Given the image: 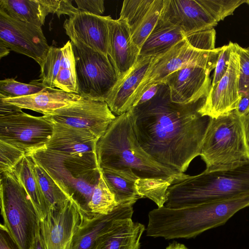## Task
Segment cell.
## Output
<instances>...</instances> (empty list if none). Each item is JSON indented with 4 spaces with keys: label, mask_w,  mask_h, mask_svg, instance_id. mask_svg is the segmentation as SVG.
Listing matches in <instances>:
<instances>
[{
    "label": "cell",
    "mask_w": 249,
    "mask_h": 249,
    "mask_svg": "<svg viewBox=\"0 0 249 249\" xmlns=\"http://www.w3.org/2000/svg\"><path fill=\"white\" fill-rule=\"evenodd\" d=\"M204 100L175 103L168 87L161 83L153 98L128 111L142 147L160 163L185 172L199 156L211 119L199 112Z\"/></svg>",
    "instance_id": "6da1fadb"
},
{
    "label": "cell",
    "mask_w": 249,
    "mask_h": 249,
    "mask_svg": "<svg viewBox=\"0 0 249 249\" xmlns=\"http://www.w3.org/2000/svg\"><path fill=\"white\" fill-rule=\"evenodd\" d=\"M96 153L100 168L130 169L140 178L160 179L172 185L189 176L160 163L142 147L128 111L116 117L98 141Z\"/></svg>",
    "instance_id": "7a4b0ae2"
},
{
    "label": "cell",
    "mask_w": 249,
    "mask_h": 249,
    "mask_svg": "<svg viewBox=\"0 0 249 249\" xmlns=\"http://www.w3.org/2000/svg\"><path fill=\"white\" fill-rule=\"evenodd\" d=\"M248 206L249 195L180 209L158 207L149 213L146 235L166 239L193 238L224 224Z\"/></svg>",
    "instance_id": "3957f363"
},
{
    "label": "cell",
    "mask_w": 249,
    "mask_h": 249,
    "mask_svg": "<svg viewBox=\"0 0 249 249\" xmlns=\"http://www.w3.org/2000/svg\"><path fill=\"white\" fill-rule=\"evenodd\" d=\"M249 195V161L225 169L204 170L171 185L164 207L180 209Z\"/></svg>",
    "instance_id": "277c9868"
},
{
    "label": "cell",
    "mask_w": 249,
    "mask_h": 249,
    "mask_svg": "<svg viewBox=\"0 0 249 249\" xmlns=\"http://www.w3.org/2000/svg\"><path fill=\"white\" fill-rule=\"evenodd\" d=\"M29 156L74 202L82 218H89L94 215L88 204L101 173L96 153L72 156L45 148Z\"/></svg>",
    "instance_id": "5b68a950"
},
{
    "label": "cell",
    "mask_w": 249,
    "mask_h": 249,
    "mask_svg": "<svg viewBox=\"0 0 249 249\" xmlns=\"http://www.w3.org/2000/svg\"><path fill=\"white\" fill-rule=\"evenodd\" d=\"M199 156L207 171L231 168L249 161V146L235 110L211 118Z\"/></svg>",
    "instance_id": "8992f818"
},
{
    "label": "cell",
    "mask_w": 249,
    "mask_h": 249,
    "mask_svg": "<svg viewBox=\"0 0 249 249\" xmlns=\"http://www.w3.org/2000/svg\"><path fill=\"white\" fill-rule=\"evenodd\" d=\"M3 224L19 249H32L40 232L36 210L15 169L0 174Z\"/></svg>",
    "instance_id": "52a82bcc"
},
{
    "label": "cell",
    "mask_w": 249,
    "mask_h": 249,
    "mask_svg": "<svg viewBox=\"0 0 249 249\" xmlns=\"http://www.w3.org/2000/svg\"><path fill=\"white\" fill-rule=\"evenodd\" d=\"M246 0H164L160 18L185 34L214 28Z\"/></svg>",
    "instance_id": "ba28073f"
},
{
    "label": "cell",
    "mask_w": 249,
    "mask_h": 249,
    "mask_svg": "<svg viewBox=\"0 0 249 249\" xmlns=\"http://www.w3.org/2000/svg\"><path fill=\"white\" fill-rule=\"evenodd\" d=\"M71 42L77 94L84 98L105 102L120 81L114 66L108 55L82 43Z\"/></svg>",
    "instance_id": "9c48e42d"
},
{
    "label": "cell",
    "mask_w": 249,
    "mask_h": 249,
    "mask_svg": "<svg viewBox=\"0 0 249 249\" xmlns=\"http://www.w3.org/2000/svg\"><path fill=\"white\" fill-rule=\"evenodd\" d=\"M221 49L222 47L212 50L198 49L191 45L184 38L167 52L153 57L144 79L135 94L132 107L152 85L161 83L168 75L179 69L191 66L215 68Z\"/></svg>",
    "instance_id": "30bf717a"
},
{
    "label": "cell",
    "mask_w": 249,
    "mask_h": 249,
    "mask_svg": "<svg viewBox=\"0 0 249 249\" xmlns=\"http://www.w3.org/2000/svg\"><path fill=\"white\" fill-rule=\"evenodd\" d=\"M53 130L48 115L35 116L21 110L0 117V140L22 150L26 156L46 148Z\"/></svg>",
    "instance_id": "8fae6325"
},
{
    "label": "cell",
    "mask_w": 249,
    "mask_h": 249,
    "mask_svg": "<svg viewBox=\"0 0 249 249\" xmlns=\"http://www.w3.org/2000/svg\"><path fill=\"white\" fill-rule=\"evenodd\" d=\"M52 120L88 131L99 139L116 117L105 101L82 97L76 102L48 112Z\"/></svg>",
    "instance_id": "7c38bea8"
},
{
    "label": "cell",
    "mask_w": 249,
    "mask_h": 249,
    "mask_svg": "<svg viewBox=\"0 0 249 249\" xmlns=\"http://www.w3.org/2000/svg\"><path fill=\"white\" fill-rule=\"evenodd\" d=\"M0 42L40 66L50 48L41 27L14 19L0 10Z\"/></svg>",
    "instance_id": "4fadbf2b"
},
{
    "label": "cell",
    "mask_w": 249,
    "mask_h": 249,
    "mask_svg": "<svg viewBox=\"0 0 249 249\" xmlns=\"http://www.w3.org/2000/svg\"><path fill=\"white\" fill-rule=\"evenodd\" d=\"M81 219L78 207L70 199L50 210L40 221V231L46 249H71Z\"/></svg>",
    "instance_id": "5bb4252c"
},
{
    "label": "cell",
    "mask_w": 249,
    "mask_h": 249,
    "mask_svg": "<svg viewBox=\"0 0 249 249\" xmlns=\"http://www.w3.org/2000/svg\"><path fill=\"white\" fill-rule=\"evenodd\" d=\"M239 70V58L234 43L228 70L220 81L211 87L199 110L202 116L213 119L235 110L240 99Z\"/></svg>",
    "instance_id": "9a60e30c"
},
{
    "label": "cell",
    "mask_w": 249,
    "mask_h": 249,
    "mask_svg": "<svg viewBox=\"0 0 249 249\" xmlns=\"http://www.w3.org/2000/svg\"><path fill=\"white\" fill-rule=\"evenodd\" d=\"M214 68L191 66L168 75L161 83L168 87L172 101L179 104L196 102L205 99L211 87V71Z\"/></svg>",
    "instance_id": "2e32d148"
},
{
    "label": "cell",
    "mask_w": 249,
    "mask_h": 249,
    "mask_svg": "<svg viewBox=\"0 0 249 249\" xmlns=\"http://www.w3.org/2000/svg\"><path fill=\"white\" fill-rule=\"evenodd\" d=\"M110 16H97L78 11L63 24L71 41L79 42L108 55Z\"/></svg>",
    "instance_id": "e0dca14e"
},
{
    "label": "cell",
    "mask_w": 249,
    "mask_h": 249,
    "mask_svg": "<svg viewBox=\"0 0 249 249\" xmlns=\"http://www.w3.org/2000/svg\"><path fill=\"white\" fill-rule=\"evenodd\" d=\"M164 0H124L120 18L126 21L133 41L141 50L160 17Z\"/></svg>",
    "instance_id": "ac0fdd59"
},
{
    "label": "cell",
    "mask_w": 249,
    "mask_h": 249,
    "mask_svg": "<svg viewBox=\"0 0 249 249\" xmlns=\"http://www.w3.org/2000/svg\"><path fill=\"white\" fill-rule=\"evenodd\" d=\"M108 25V56L120 77L119 85L136 63L140 49L133 41L125 20L111 17Z\"/></svg>",
    "instance_id": "d6986e66"
},
{
    "label": "cell",
    "mask_w": 249,
    "mask_h": 249,
    "mask_svg": "<svg viewBox=\"0 0 249 249\" xmlns=\"http://www.w3.org/2000/svg\"><path fill=\"white\" fill-rule=\"evenodd\" d=\"M131 205H118L108 214H95L89 218L82 217L73 236L71 249H94L99 238L108 230L113 221L119 218H131Z\"/></svg>",
    "instance_id": "ffe728a7"
},
{
    "label": "cell",
    "mask_w": 249,
    "mask_h": 249,
    "mask_svg": "<svg viewBox=\"0 0 249 249\" xmlns=\"http://www.w3.org/2000/svg\"><path fill=\"white\" fill-rule=\"evenodd\" d=\"M53 124V133L47 149L72 156L96 153L99 139L94 135L54 121Z\"/></svg>",
    "instance_id": "44dd1931"
},
{
    "label": "cell",
    "mask_w": 249,
    "mask_h": 249,
    "mask_svg": "<svg viewBox=\"0 0 249 249\" xmlns=\"http://www.w3.org/2000/svg\"><path fill=\"white\" fill-rule=\"evenodd\" d=\"M153 58L139 56L128 73L108 97L105 102L113 113L119 116L132 107L135 94L144 79Z\"/></svg>",
    "instance_id": "7402d4cb"
},
{
    "label": "cell",
    "mask_w": 249,
    "mask_h": 249,
    "mask_svg": "<svg viewBox=\"0 0 249 249\" xmlns=\"http://www.w3.org/2000/svg\"><path fill=\"white\" fill-rule=\"evenodd\" d=\"M82 98L76 93L67 92L55 88H46L32 95L1 100L21 109H30L44 115L70 106Z\"/></svg>",
    "instance_id": "603a6c76"
},
{
    "label": "cell",
    "mask_w": 249,
    "mask_h": 249,
    "mask_svg": "<svg viewBox=\"0 0 249 249\" xmlns=\"http://www.w3.org/2000/svg\"><path fill=\"white\" fill-rule=\"evenodd\" d=\"M145 229L131 218L115 220L99 238L94 249H139L140 239Z\"/></svg>",
    "instance_id": "cb8c5ba5"
},
{
    "label": "cell",
    "mask_w": 249,
    "mask_h": 249,
    "mask_svg": "<svg viewBox=\"0 0 249 249\" xmlns=\"http://www.w3.org/2000/svg\"><path fill=\"white\" fill-rule=\"evenodd\" d=\"M185 38L178 27L162 19L160 17L154 29L144 41L140 56L155 57L164 53Z\"/></svg>",
    "instance_id": "d4e9b609"
},
{
    "label": "cell",
    "mask_w": 249,
    "mask_h": 249,
    "mask_svg": "<svg viewBox=\"0 0 249 249\" xmlns=\"http://www.w3.org/2000/svg\"><path fill=\"white\" fill-rule=\"evenodd\" d=\"M101 169L104 179L118 205L133 206L142 198L136 187V182L140 178L132 170Z\"/></svg>",
    "instance_id": "484cf974"
},
{
    "label": "cell",
    "mask_w": 249,
    "mask_h": 249,
    "mask_svg": "<svg viewBox=\"0 0 249 249\" xmlns=\"http://www.w3.org/2000/svg\"><path fill=\"white\" fill-rule=\"evenodd\" d=\"M0 10L14 19L40 27L48 15L39 0H0Z\"/></svg>",
    "instance_id": "4316f807"
},
{
    "label": "cell",
    "mask_w": 249,
    "mask_h": 249,
    "mask_svg": "<svg viewBox=\"0 0 249 249\" xmlns=\"http://www.w3.org/2000/svg\"><path fill=\"white\" fill-rule=\"evenodd\" d=\"M15 170L29 196L41 221L46 217L49 209L34 173L31 157L25 156Z\"/></svg>",
    "instance_id": "83f0119b"
},
{
    "label": "cell",
    "mask_w": 249,
    "mask_h": 249,
    "mask_svg": "<svg viewBox=\"0 0 249 249\" xmlns=\"http://www.w3.org/2000/svg\"><path fill=\"white\" fill-rule=\"evenodd\" d=\"M61 50V66L54 88L77 94L75 61L71 41L68 40Z\"/></svg>",
    "instance_id": "f1b7e54d"
},
{
    "label": "cell",
    "mask_w": 249,
    "mask_h": 249,
    "mask_svg": "<svg viewBox=\"0 0 249 249\" xmlns=\"http://www.w3.org/2000/svg\"><path fill=\"white\" fill-rule=\"evenodd\" d=\"M31 160L34 173L49 210L54 209L69 199L48 174L32 158Z\"/></svg>",
    "instance_id": "f546056e"
},
{
    "label": "cell",
    "mask_w": 249,
    "mask_h": 249,
    "mask_svg": "<svg viewBox=\"0 0 249 249\" xmlns=\"http://www.w3.org/2000/svg\"><path fill=\"white\" fill-rule=\"evenodd\" d=\"M115 197L105 182L102 171L98 182L95 187L88 206L93 214H108L117 206Z\"/></svg>",
    "instance_id": "4dcf8cb0"
},
{
    "label": "cell",
    "mask_w": 249,
    "mask_h": 249,
    "mask_svg": "<svg viewBox=\"0 0 249 249\" xmlns=\"http://www.w3.org/2000/svg\"><path fill=\"white\" fill-rule=\"evenodd\" d=\"M46 88L40 79L32 80L29 84H25L13 78H6L0 81V99L28 96L39 92Z\"/></svg>",
    "instance_id": "1f68e13d"
},
{
    "label": "cell",
    "mask_w": 249,
    "mask_h": 249,
    "mask_svg": "<svg viewBox=\"0 0 249 249\" xmlns=\"http://www.w3.org/2000/svg\"><path fill=\"white\" fill-rule=\"evenodd\" d=\"M171 184L162 179L139 178L136 187L139 195L154 201L159 208L162 207L167 200V191Z\"/></svg>",
    "instance_id": "d6a6232c"
},
{
    "label": "cell",
    "mask_w": 249,
    "mask_h": 249,
    "mask_svg": "<svg viewBox=\"0 0 249 249\" xmlns=\"http://www.w3.org/2000/svg\"><path fill=\"white\" fill-rule=\"evenodd\" d=\"M61 56V48L50 46L44 60L40 66V79L47 88H54V82L60 68Z\"/></svg>",
    "instance_id": "836d02e7"
},
{
    "label": "cell",
    "mask_w": 249,
    "mask_h": 249,
    "mask_svg": "<svg viewBox=\"0 0 249 249\" xmlns=\"http://www.w3.org/2000/svg\"><path fill=\"white\" fill-rule=\"evenodd\" d=\"M25 156L22 150L0 140V173L14 171Z\"/></svg>",
    "instance_id": "e575fe53"
},
{
    "label": "cell",
    "mask_w": 249,
    "mask_h": 249,
    "mask_svg": "<svg viewBox=\"0 0 249 249\" xmlns=\"http://www.w3.org/2000/svg\"><path fill=\"white\" fill-rule=\"evenodd\" d=\"M239 58V92L240 94L249 92V51L236 43Z\"/></svg>",
    "instance_id": "d590c367"
},
{
    "label": "cell",
    "mask_w": 249,
    "mask_h": 249,
    "mask_svg": "<svg viewBox=\"0 0 249 249\" xmlns=\"http://www.w3.org/2000/svg\"><path fill=\"white\" fill-rule=\"evenodd\" d=\"M234 43L230 41L228 44L222 46L214 68L211 87L214 86L226 72L230 62L231 52Z\"/></svg>",
    "instance_id": "8d00e7d4"
},
{
    "label": "cell",
    "mask_w": 249,
    "mask_h": 249,
    "mask_svg": "<svg viewBox=\"0 0 249 249\" xmlns=\"http://www.w3.org/2000/svg\"><path fill=\"white\" fill-rule=\"evenodd\" d=\"M39 1L48 14H55L59 18L61 15H67L70 17L79 11L77 8L72 5L71 0H39Z\"/></svg>",
    "instance_id": "74e56055"
},
{
    "label": "cell",
    "mask_w": 249,
    "mask_h": 249,
    "mask_svg": "<svg viewBox=\"0 0 249 249\" xmlns=\"http://www.w3.org/2000/svg\"><path fill=\"white\" fill-rule=\"evenodd\" d=\"M79 11L101 16L105 11L103 0H75Z\"/></svg>",
    "instance_id": "f35d334b"
},
{
    "label": "cell",
    "mask_w": 249,
    "mask_h": 249,
    "mask_svg": "<svg viewBox=\"0 0 249 249\" xmlns=\"http://www.w3.org/2000/svg\"><path fill=\"white\" fill-rule=\"evenodd\" d=\"M0 249H19L2 223L0 225Z\"/></svg>",
    "instance_id": "ab89813d"
},
{
    "label": "cell",
    "mask_w": 249,
    "mask_h": 249,
    "mask_svg": "<svg viewBox=\"0 0 249 249\" xmlns=\"http://www.w3.org/2000/svg\"><path fill=\"white\" fill-rule=\"evenodd\" d=\"M160 85L161 83L152 85L142 94L134 107L146 102L153 98L158 92Z\"/></svg>",
    "instance_id": "60d3db41"
},
{
    "label": "cell",
    "mask_w": 249,
    "mask_h": 249,
    "mask_svg": "<svg viewBox=\"0 0 249 249\" xmlns=\"http://www.w3.org/2000/svg\"><path fill=\"white\" fill-rule=\"evenodd\" d=\"M240 95V99L235 111L240 116H241L249 108V92L241 93Z\"/></svg>",
    "instance_id": "b9f144b4"
},
{
    "label": "cell",
    "mask_w": 249,
    "mask_h": 249,
    "mask_svg": "<svg viewBox=\"0 0 249 249\" xmlns=\"http://www.w3.org/2000/svg\"><path fill=\"white\" fill-rule=\"evenodd\" d=\"M247 141L249 146V108L241 116Z\"/></svg>",
    "instance_id": "7bdbcfd3"
},
{
    "label": "cell",
    "mask_w": 249,
    "mask_h": 249,
    "mask_svg": "<svg viewBox=\"0 0 249 249\" xmlns=\"http://www.w3.org/2000/svg\"><path fill=\"white\" fill-rule=\"evenodd\" d=\"M32 249H46L45 243L40 232L37 235Z\"/></svg>",
    "instance_id": "ee69618b"
},
{
    "label": "cell",
    "mask_w": 249,
    "mask_h": 249,
    "mask_svg": "<svg viewBox=\"0 0 249 249\" xmlns=\"http://www.w3.org/2000/svg\"><path fill=\"white\" fill-rule=\"evenodd\" d=\"M10 49H9L6 46L3 44L2 42H0V58H2L3 57H4L7 55L9 52Z\"/></svg>",
    "instance_id": "f6af8a7d"
},
{
    "label": "cell",
    "mask_w": 249,
    "mask_h": 249,
    "mask_svg": "<svg viewBox=\"0 0 249 249\" xmlns=\"http://www.w3.org/2000/svg\"><path fill=\"white\" fill-rule=\"evenodd\" d=\"M165 249H190L182 244L173 243L169 245Z\"/></svg>",
    "instance_id": "bcb514c9"
},
{
    "label": "cell",
    "mask_w": 249,
    "mask_h": 249,
    "mask_svg": "<svg viewBox=\"0 0 249 249\" xmlns=\"http://www.w3.org/2000/svg\"><path fill=\"white\" fill-rule=\"evenodd\" d=\"M245 3L249 5V0H246Z\"/></svg>",
    "instance_id": "7dc6e473"
},
{
    "label": "cell",
    "mask_w": 249,
    "mask_h": 249,
    "mask_svg": "<svg viewBox=\"0 0 249 249\" xmlns=\"http://www.w3.org/2000/svg\"><path fill=\"white\" fill-rule=\"evenodd\" d=\"M247 49L249 51V46L247 48Z\"/></svg>",
    "instance_id": "c3c4849f"
}]
</instances>
